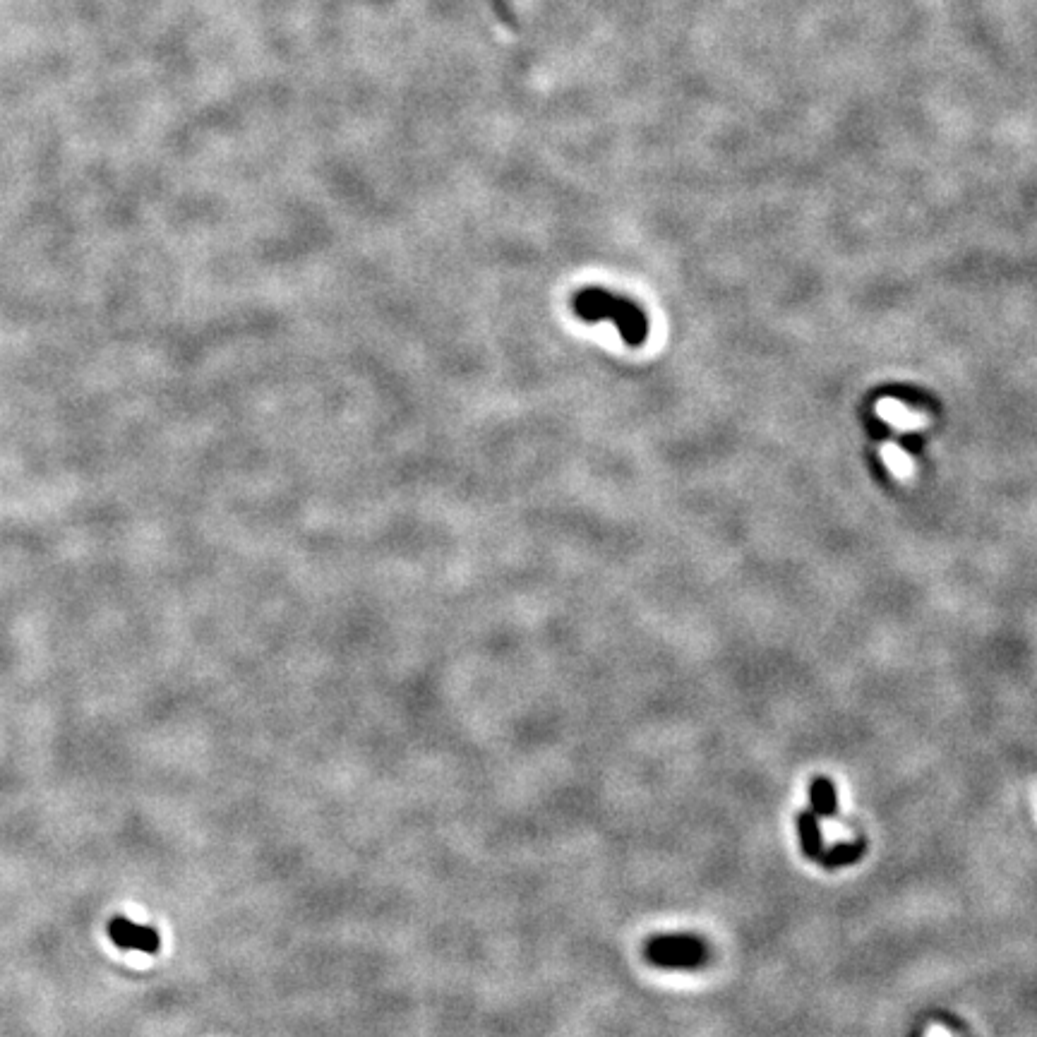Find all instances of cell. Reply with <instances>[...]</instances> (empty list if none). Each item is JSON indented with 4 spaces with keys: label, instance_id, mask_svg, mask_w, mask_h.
I'll list each match as a JSON object with an SVG mask.
<instances>
[{
    "label": "cell",
    "instance_id": "obj_3",
    "mask_svg": "<svg viewBox=\"0 0 1037 1037\" xmlns=\"http://www.w3.org/2000/svg\"><path fill=\"white\" fill-rule=\"evenodd\" d=\"M109 934L113 944L121 946V949L157 953L161 946L157 929L135 925V922L125 920V917H113L109 922Z\"/></svg>",
    "mask_w": 1037,
    "mask_h": 1037
},
{
    "label": "cell",
    "instance_id": "obj_8",
    "mask_svg": "<svg viewBox=\"0 0 1037 1037\" xmlns=\"http://www.w3.org/2000/svg\"><path fill=\"white\" fill-rule=\"evenodd\" d=\"M884 459L889 461V466L896 473H908L910 471V464H908V457L901 452V449L896 447H886L884 449Z\"/></svg>",
    "mask_w": 1037,
    "mask_h": 1037
},
{
    "label": "cell",
    "instance_id": "obj_4",
    "mask_svg": "<svg viewBox=\"0 0 1037 1037\" xmlns=\"http://www.w3.org/2000/svg\"><path fill=\"white\" fill-rule=\"evenodd\" d=\"M797 836H800V848H802V853H805V857H809V860H814V862H819L821 857H824V853H826L824 836H821L817 814H814L812 809H809V812H802L800 817H797Z\"/></svg>",
    "mask_w": 1037,
    "mask_h": 1037
},
{
    "label": "cell",
    "instance_id": "obj_2",
    "mask_svg": "<svg viewBox=\"0 0 1037 1037\" xmlns=\"http://www.w3.org/2000/svg\"><path fill=\"white\" fill-rule=\"evenodd\" d=\"M646 961L663 970H699L709 963V944L697 934H656L644 946Z\"/></svg>",
    "mask_w": 1037,
    "mask_h": 1037
},
{
    "label": "cell",
    "instance_id": "obj_1",
    "mask_svg": "<svg viewBox=\"0 0 1037 1037\" xmlns=\"http://www.w3.org/2000/svg\"><path fill=\"white\" fill-rule=\"evenodd\" d=\"M572 310L584 322L610 320L629 346H641L649 334V322H646V315L641 313L639 305L617 296V293L605 291L601 286H586V289L574 293Z\"/></svg>",
    "mask_w": 1037,
    "mask_h": 1037
},
{
    "label": "cell",
    "instance_id": "obj_5",
    "mask_svg": "<svg viewBox=\"0 0 1037 1037\" xmlns=\"http://www.w3.org/2000/svg\"><path fill=\"white\" fill-rule=\"evenodd\" d=\"M865 853H867V841H862V838L853 843H836V845H831V848H826V853L819 860V865L826 869L850 867V865H855V862L860 860Z\"/></svg>",
    "mask_w": 1037,
    "mask_h": 1037
},
{
    "label": "cell",
    "instance_id": "obj_6",
    "mask_svg": "<svg viewBox=\"0 0 1037 1037\" xmlns=\"http://www.w3.org/2000/svg\"><path fill=\"white\" fill-rule=\"evenodd\" d=\"M809 802H812V812L817 817H836L838 797L829 778H814L812 788H809Z\"/></svg>",
    "mask_w": 1037,
    "mask_h": 1037
},
{
    "label": "cell",
    "instance_id": "obj_7",
    "mask_svg": "<svg viewBox=\"0 0 1037 1037\" xmlns=\"http://www.w3.org/2000/svg\"><path fill=\"white\" fill-rule=\"evenodd\" d=\"M879 413L881 416L889 418L896 428H913V425H920V416H915V413L903 409V406L896 404V401H881Z\"/></svg>",
    "mask_w": 1037,
    "mask_h": 1037
}]
</instances>
